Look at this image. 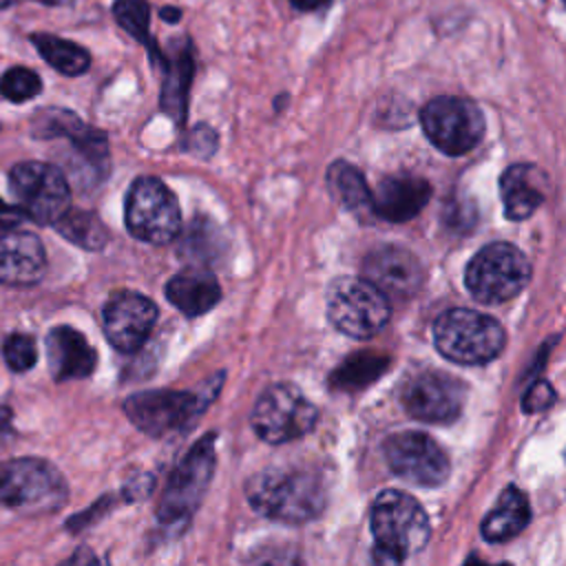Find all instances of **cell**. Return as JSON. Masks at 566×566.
Masks as SVG:
<instances>
[{
    "label": "cell",
    "mask_w": 566,
    "mask_h": 566,
    "mask_svg": "<svg viewBox=\"0 0 566 566\" xmlns=\"http://www.w3.org/2000/svg\"><path fill=\"white\" fill-rule=\"evenodd\" d=\"M250 506L276 522L303 524L318 517L327 504V486L312 467H268L245 482Z\"/></svg>",
    "instance_id": "obj_1"
},
{
    "label": "cell",
    "mask_w": 566,
    "mask_h": 566,
    "mask_svg": "<svg viewBox=\"0 0 566 566\" xmlns=\"http://www.w3.org/2000/svg\"><path fill=\"white\" fill-rule=\"evenodd\" d=\"M369 526L378 551L398 562L420 553L431 535L429 517L416 497L398 489L378 493L369 511Z\"/></svg>",
    "instance_id": "obj_2"
},
{
    "label": "cell",
    "mask_w": 566,
    "mask_h": 566,
    "mask_svg": "<svg viewBox=\"0 0 566 566\" xmlns=\"http://www.w3.org/2000/svg\"><path fill=\"white\" fill-rule=\"evenodd\" d=\"M69 497L64 475L42 458L0 462V504L24 515L60 509Z\"/></svg>",
    "instance_id": "obj_3"
},
{
    "label": "cell",
    "mask_w": 566,
    "mask_h": 566,
    "mask_svg": "<svg viewBox=\"0 0 566 566\" xmlns=\"http://www.w3.org/2000/svg\"><path fill=\"white\" fill-rule=\"evenodd\" d=\"M438 352L460 365H484L504 349V329L489 314L453 307L442 312L433 323Z\"/></svg>",
    "instance_id": "obj_4"
},
{
    "label": "cell",
    "mask_w": 566,
    "mask_h": 566,
    "mask_svg": "<svg viewBox=\"0 0 566 566\" xmlns=\"http://www.w3.org/2000/svg\"><path fill=\"white\" fill-rule=\"evenodd\" d=\"M531 281V263L520 248L506 241L486 243L464 270V285L480 303L493 305L517 296Z\"/></svg>",
    "instance_id": "obj_5"
},
{
    "label": "cell",
    "mask_w": 566,
    "mask_h": 566,
    "mask_svg": "<svg viewBox=\"0 0 566 566\" xmlns=\"http://www.w3.org/2000/svg\"><path fill=\"white\" fill-rule=\"evenodd\" d=\"M420 126L427 139L444 155L471 153L486 133L482 108L460 95H438L420 108Z\"/></svg>",
    "instance_id": "obj_6"
},
{
    "label": "cell",
    "mask_w": 566,
    "mask_h": 566,
    "mask_svg": "<svg viewBox=\"0 0 566 566\" xmlns=\"http://www.w3.org/2000/svg\"><path fill=\"white\" fill-rule=\"evenodd\" d=\"M124 221L128 232L144 243H170L181 230L177 197L161 179L137 177L126 195Z\"/></svg>",
    "instance_id": "obj_7"
},
{
    "label": "cell",
    "mask_w": 566,
    "mask_h": 566,
    "mask_svg": "<svg viewBox=\"0 0 566 566\" xmlns=\"http://www.w3.org/2000/svg\"><path fill=\"white\" fill-rule=\"evenodd\" d=\"M327 318L345 336L371 338L387 325L389 303L363 276H340L327 287Z\"/></svg>",
    "instance_id": "obj_8"
},
{
    "label": "cell",
    "mask_w": 566,
    "mask_h": 566,
    "mask_svg": "<svg viewBox=\"0 0 566 566\" xmlns=\"http://www.w3.org/2000/svg\"><path fill=\"white\" fill-rule=\"evenodd\" d=\"M9 186L24 219L38 226H53L71 208L66 175L44 161H20L9 172Z\"/></svg>",
    "instance_id": "obj_9"
},
{
    "label": "cell",
    "mask_w": 566,
    "mask_h": 566,
    "mask_svg": "<svg viewBox=\"0 0 566 566\" xmlns=\"http://www.w3.org/2000/svg\"><path fill=\"white\" fill-rule=\"evenodd\" d=\"M318 420V409L290 382L270 385L252 409V429L270 444L307 436Z\"/></svg>",
    "instance_id": "obj_10"
},
{
    "label": "cell",
    "mask_w": 566,
    "mask_h": 566,
    "mask_svg": "<svg viewBox=\"0 0 566 566\" xmlns=\"http://www.w3.org/2000/svg\"><path fill=\"white\" fill-rule=\"evenodd\" d=\"M214 473V433L203 436L177 464L159 497L157 520L161 524L188 522L197 511Z\"/></svg>",
    "instance_id": "obj_11"
},
{
    "label": "cell",
    "mask_w": 566,
    "mask_h": 566,
    "mask_svg": "<svg viewBox=\"0 0 566 566\" xmlns=\"http://www.w3.org/2000/svg\"><path fill=\"white\" fill-rule=\"evenodd\" d=\"M385 462L391 473L418 486H440L449 478L447 451L427 433L400 431L382 444Z\"/></svg>",
    "instance_id": "obj_12"
},
{
    "label": "cell",
    "mask_w": 566,
    "mask_h": 566,
    "mask_svg": "<svg viewBox=\"0 0 566 566\" xmlns=\"http://www.w3.org/2000/svg\"><path fill=\"white\" fill-rule=\"evenodd\" d=\"M467 387L451 374L422 369L411 374L400 387V405L416 420L442 424L460 416Z\"/></svg>",
    "instance_id": "obj_13"
},
{
    "label": "cell",
    "mask_w": 566,
    "mask_h": 566,
    "mask_svg": "<svg viewBox=\"0 0 566 566\" xmlns=\"http://www.w3.org/2000/svg\"><path fill=\"white\" fill-rule=\"evenodd\" d=\"M31 135L40 139L66 137L84 161L91 181L97 184L108 175V137L104 130L88 126L73 111L42 108L31 119Z\"/></svg>",
    "instance_id": "obj_14"
},
{
    "label": "cell",
    "mask_w": 566,
    "mask_h": 566,
    "mask_svg": "<svg viewBox=\"0 0 566 566\" xmlns=\"http://www.w3.org/2000/svg\"><path fill=\"white\" fill-rule=\"evenodd\" d=\"M199 396L175 389L137 391L124 400L126 418L148 436H166L188 424L201 411Z\"/></svg>",
    "instance_id": "obj_15"
},
{
    "label": "cell",
    "mask_w": 566,
    "mask_h": 566,
    "mask_svg": "<svg viewBox=\"0 0 566 566\" xmlns=\"http://www.w3.org/2000/svg\"><path fill=\"white\" fill-rule=\"evenodd\" d=\"M104 334L108 343L124 354L137 352L150 336L157 321V307L137 292H117L104 305Z\"/></svg>",
    "instance_id": "obj_16"
},
{
    "label": "cell",
    "mask_w": 566,
    "mask_h": 566,
    "mask_svg": "<svg viewBox=\"0 0 566 566\" xmlns=\"http://www.w3.org/2000/svg\"><path fill=\"white\" fill-rule=\"evenodd\" d=\"M363 279L378 287L385 296L405 298L420 290L424 270L413 252L400 245H380L371 250L363 263Z\"/></svg>",
    "instance_id": "obj_17"
},
{
    "label": "cell",
    "mask_w": 566,
    "mask_h": 566,
    "mask_svg": "<svg viewBox=\"0 0 566 566\" xmlns=\"http://www.w3.org/2000/svg\"><path fill=\"white\" fill-rule=\"evenodd\" d=\"M431 199V184L424 177L400 172L385 177L371 192V217L391 223L413 219Z\"/></svg>",
    "instance_id": "obj_18"
},
{
    "label": "cell",
    "mask_w": 566,
    "mask_h": 566,
    "mask_svg": "<svg viewBox=\"0 0 566 566\" xmlns=\"http://www.w3.org/2000/svg\"><path fill=\"white\" fill-rule=\"evenodd\" d=\"M46 268V252L38 234L27 230H11L0 234V283L24 287L42 279Z\"/></svg>",
    "instance_id": "obj_19"
},
{
    "label": "cell",
    "mask_w": 566,
    "mask_h": 566,
    "mask_svg": "<svg viewBox=\"0 0 566 566\" xmlns=\"http://www.w3.org/2000/svg\"><path fill=\"white\" fill-rule=\"evenodd\" d=\"M161 71L164 82L159 91V111L181 126L188 115L190 84L195 77V46L190 38L170 42V55H166Z\"/></svg>",
    "instance_id": "obj_20"
},
{
    "label": "cell",
    "mask_w": 566,
    "mask_h": 566,
    "mask_svg": "<svg viewBox=\"0 0 566 566\" xmlns=\"http://www.w3.org/2000/svg\"><path fill=\"white\" fill-rule=\"evenodd\" d=\"M46 358L51 376L57 382L88 378L97 365V352L86 336L71 325H57L49 332Z\"/></svg>",
    "instance_id": "obj_21"
},
{
    "label": "cell",
    "mask_w": 566,
    "mask_h": 566,
    "mask_svg": "<svg viewBox=\"0 0 566 566\" xmlns=\"http://www.w3.org/2000/svg\"><path fill=\"white\" fill-rule=\"evenodd\" d=\"M500 197L506 219L524 221L546 199V175L533 164H513L500 177Z\"/></svg>",
    "instance_id": "obj_22"
},
{
    "label": "cell",
    "mask_w": 566,
    "mask_h": 566,
    "mask_svg": "<svg viewBox=\"0 0 566 566\" xmlns=\"http://www.w3.org/2000/svg\"><path fill=\"white\" fill-rule=\"evenodd\" d=\"M166 298L186 316H199L219 303L221 287L212 272L188 268L166 283Z\"/></svg>",
    "instance_id": "obj_23"
},
{
    "label": "cell",
    "mask_w": 566,
    "mask_h": 566,
    "mask_svg": "<svg viewBox=\"0 0 566 566\" xmlns=\"http://www.w3.org/2000/svg\"><path fill=\"white\" fill-rule=\"evenodd\" d=\"M528 522H531V506L526 495L517 486L509 484L500 493L495 506L484 517L480 531H482V537L489 542H504L520 535Z\"/></svg>",
    "instance_id": "obj_24"
},
{
    "label": "cell",
    "mask_w": 566,
    "mask_h": 566,
    "mask_svg": "<svg viewBox=\"0 0 566 566\" xmlns=\"http://www.w3.org/2000/svg\"><path fill=\"white\" fill-rule=\"evenodd\" d=\"M327 188L329 195L349 212L371 217V190L365 181V175L349 161L336 159L327 168Z\"/></svg>",
    "instance_id": "obj_25"
},
{
    "label": "cell",
    "mask_w": 566,
    "mask_h": 566,
    "mask_svg": "<svg viewBox=\"0 0 566 566\" xmlns=\"http://www.w3.org/2000/svg\"><path fill=\"white\" fill-rule=\"evenodd\" d=\"M31 44L38 49L42 60L62 75L75 77L86 73L91 66L88 51L71 40L51 35V33H33Z\"/></svg>",
    "instance_id": "obj_26"
},
{
    "label": "cell",
    "mask_w": 566,
    "mask_h": 566,
    "mask_svg": "<svg viewBox=\"0 0 566 566\" xmlns=\"http://www.w3.org/2000/svg\"><path fill=\"white\" fill-rule=\"evenodd\" d=\"M113 15H115V22L148 51L153 64L164 66L166 55L161 53L159 44L155 42L153 33H150V4H148V0H115L113 2Z\"/></svg>",
    "instance_id": "obj_27"
},
{
    "label": "cell",
    "mask_w": 566,
    "mask_h": 566,
    "mask_svg": "<svg viewBox=\"0 0 566 566\" xmlns=\"http://www.w3.org/2000/svg\"><path fill=\"white\" fill-rule=\"evenodd\" d=\"M53 226L66 241H71L73 245H80L82 250L95 252V250H102L108 241L106 226L91 210L69 208Z\"/></svg>",
    "instance_id": "obj_28"
},
{
    "label": "cell",
    "mask_w": 566,
    "mask_h": 566,
    "mask_svg": "<svg viewBox=\"0 0 566 566\" xmlns=\"http://www.w3.org/2000/svg\"><path fill=\"white\" fill-rule=\"evenodd\" d=\"M385 367H387V358H380L374 354L352 356L345 360L340 371L334 374V385L345 387V389H356V387L374 380Z\"/></svg>",
    "instance_id": "obj_29"
},
{
    "label": "cell",
    "mask_w": 566,
    "mask_h": 566,
    "mask_svg": "<svg viewBox=\"0 0 566 566\" xmlns=\"http://www.w3.org/2000/svg\"><path fill=\"white\" fill-rule=\"evenodd\" d=\"M40 91H42L40 75L27 66H11L0 77V93L9 102H15V104L29 102L35 95H40Z\"/></svg>",
    "instance_id": "obj_30"
},
{
    "label": "cell",
    "mask_w": 566,
    "mask_h": 566,
    "mask_svg": "<svg viewBox=\"0 0 566 566\" xmlns=\"http://www.w3.org/2000/svg\"><path fill=\"white\" fill-rule=\"evenodd\" d=\"M2 358L7 367L15 374L33 369V365L38 363V347L33 336L20 334V332L9 334L2 343Z\"/></svg>",
    "instance_id": "obj_31"
},
{
    "label": "cell",
    "mask_w": 566,
    "mask_h": 566,
    "mask_svg": "<svg viewBox=\"0 0 566 566\" xmlns=\"http://www.w3.org/2000/svg\"><path fill=\"white\" fill-rule=\"evenodd\" d=\"M217 243H219V237H217V228L199 217V219H192L190 228L186 230V237H184V252L190 254L192 259H203L208 261L214 250H217Z\"/></svg>",
    "instance_id": "obj_32"
},
{
    "label": "cell",
    "mask_w": 566,
    "mask_h": 566,
    "mask_svg": "<svg viewBox=\"0 0 566 566\" xmlns=\"http://www.w3.org/2000/svg\"><path fill=\"white\" fill-rule=\"evenodd\" d=\"M217 146H219V135L208 124H197L184 139V150L201 159H208L210 155H214Z\"/></svg>",
    "instance_id": "obj_33"
},
{
    "label": "cell",
    "mask_w": 566,
    "mask_h": 566,
    "mask_svg": "<svg viewBox=\"0 0 566 566\" xmlns=\"http://www.w3.org/2000/svg\"><path fill=\"white\" fill-rule=\"evenodd\" d=\"M555 402V389L546 380H537L528 387V391L522 398V409L526 413H537L548 409Z\"/></svg>",
    "instance_id": "obj_34"
},
{
    "label": "cell",
    "mask_w": 566,
    "mask_h": 566,
    "mask_svg": "<svg viewBox=\"0 0 566 566\" xmlns=\"http://www.w3.org/2000/svg\"><path fill=\"white\" fill-rule=\"evenodd\" d=\"M22 221H24L22 210L18 206L7 203L4 199H0V234L15 230Z\"/></svg>",
    "instance_id": "obj_35"
},
{
    "label": "cell",
    "mask_w": 566,
    "mask_h": 566,
    "mask_svg": "<svg viewBox=\"0 0 566 566\" xmlns=\"http://www.w3.org/2000/svg\"><path fill=\"white\" fill-rule=\"evenodd\" d=\"M60 566H108L106 562H102L91 548H86V546H80L64 564H60Z\"/></svg>",
    "instance_id": "obj_36"
},
{
    "label": "cell",
    "mask_w": 566,
    "mask_h": 566,
    "mask_svg": "<svg viewBox=\"0 0 566 566\" xmlns=\"http://www.w3.org/2000/svg\"><path fill=\"white\" fill-rule=\"evenodd\" d=\"M329 0H290V4L298 11H314L318 7H325Z\"/></svg>",
    "instance_id": "obj_37"
},
{
    "label": "cell",
    "mask_w": 566,
    "mask_h": 566,
    "mask_svg": "<svg viewBox=\"0 0 566 566\" xmlns=\"http://www.w3.org/2000/svg\"><path fill=\"white\" fill-rule=\"evenodd\" d=\"M159 18L164 22H168V24H175V22L181 20V9H177V7H161L159 9Z\"/></svg>",
    "instance_id": "obj_38"
},
{
    "label": "cell",
    "mask_w": 566,
    "mask_h": 566,
    "mask_svg": "<svg viewBox=\"0 0 566 566\" xmlns=\"http://www.w3.org/2000/svg\"><path fill=\"white\" fill-rule=\"evenodd\" d=\"M462 566H509V564H491V562H484V559H480V557L471 555Z\"/></svg>",
    "instance_id": "obj_39"
},
{
    "label": "cell",
    "mask_w": 566,
    "mask_h": 566,
    "mask_svg": "<svg viewBox=\"0 0 566 566\" xmlns=\"http://www.w3.org/2000/svg\"><path fill=\"white\" fill-rule=\"evenodd\" d=\"M35 2H42V4H49V7H62V4H71L73 0H35Z\"/></svg>",
    "instance_id": "obj_40"
},
{
    "label": "cell",
    "mask_w": 566,
    "mask_h": 566,
    "mask_svg": "<svg viewBox=\"0 0 566 566\" xmlns=\"http://www.w3.org/2000/svg\"><path fill=\"white\" fill-rule=\"evenodd\" d=\"M9 420H11V411L4 409V407H0V427H4Z\"/></svg>",
    "instance_id": "obj_41"
},
{
    "label": "cell",
    "mask_w": 566,
    "mask_h": 566,
    "mask_svg": "<svg viewBox=\"0 0 566 566\" xmlns=\"http://www.w3.org/2000/svg\"><path fill=\"white\" fill-rule=\"evenodd\" d=\"M15 0H0V9H4V7H9V4H13Z\"/></svg>",
    "instance_id": "obj_42"
}]
</instances>
